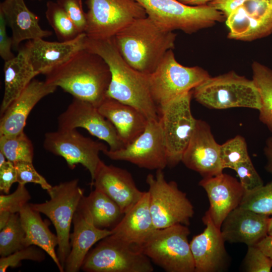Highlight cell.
Listing matches in <instances>:
<instances>
[{
    "label": "cell",
    "instance_id": "6da1fadb",
    "mask_svg": "<svg viewBox=\"0 0 272 272\" xmlns=\"http://www.w3.org/2000/svg\"><path fill=\"white\" fill-rule=\"evenodd\" d=\"M85 48L100 55L109 67L111 78L107 96L135 108L148 120H159V111L151 94L148 75L126 62L113 37L93 39L86 36Z\"/></svg>",
    "mask_w": 272,
    "mask_h": 272
},
{
    "label": "cell",
    "instance_id": "7a4b0ae2",
    "mask_svg": "<svg viewBox=\"0 0 272 272\" xmlns=\"http://www.w3.org/2000/svg\"><path fill=\"white\" fill-rule=\"evenodd\" d=\"M44 75L47 84L59 87L74 98L97 107L107 97L111 78L105 61L85 48Z\"/></svg>",
    "mask_w": 272,
    "mask_h": 272
},
{
    "label": "cell",
    "instance_id": "3957f363",
    "mask_svg": "<svg viewBox=\"0 0 272 272\" xmlns=\"http://www.w3.org/2000/svg\"><path fill=\"white\" fill-rule=\"evenodd\" d=\"M176 35L157 26L148 16L135 20L113 38L120 54L135 70L147 75L174 48Z\"/></svg>",
    "mask_w": 272,
    "mask_h": 272
},
{
    "label": "cell",
    "instance_id": "277c9868",
    "mask_svg": "<svg viewBox=\"0 0 272 272\" xmlns=\"http://www.w3.org/2000/svg\"><path fill=\"white\" fill-rule=\"evenodd\" d=\"M192 96L209 108L245 107L259 110L261 98L253 81L234 71L210 77L192 90Z\"/></svg>",
    "mask_w": 272,
    "mask_h": 272
},
{
    "label": "cell",
    "instance_id": "5b68a950",
    "mask_svg": "<svg viewBox=\"0 0 272 272\" xmlns=\"http://www.w3.org/2000/svg\"><path fill=\"white\" fill-rule=\"evenodd\" d=\"M147 16L163 30H180L192 34L213 26L226 19L224 14L209 5L189 6L177 0H136Z\"/></svg>",
    "mask_w": 272,
    "mask_h": 272
},
{
    "label": "cell",
    "instance_id": "8992f818",
    "mask_svg": "<svg viewBox=\"0 0 272 272\" xmlns=\"http://www.w3.org/2000/svg\"><path fill=\"white\" fill-rule=\"evenodd\" d=\"M186 225L155 229L139 249L167 272H194L195 264Z\"/></svg>",
    "mask_w": 272,
    "mask_h": 272
},
{
    "label": "cell",
    "instance_id": "52a82bcc",
    "mask_svg": "<svg viewBox=\"0 0 272 272\" xmlns=\"http://www.w3.org/2000/svg\"><path fill=\"white\" fill-rule=\"evenodd\" d=\"M210 77L208 72L199 66L181 64L172 50L168 51L156 70L148 75L151 94L159 112Z\"/></svg>",
    "mask_w": 272,
    "mask_h": 272
},
{
    "label": "cell",
    "instance_id": "ba28073f",
    "mask_svg": "<svg viewBox=\"0 0 272 272\" xmlns=\"http://www.w3.org/2000/svg\"><path fill=\"white\" fill-rule=\"evenodd\" d=\"M78 179L61 182L47 192L50 199L29 203L34 210L46 216L53 224L58 240L57 255L64 269L71 249L70 230L75 213L84 196Z\"/></svg>",
    "mask_w": 272,
    "mask_h": 272
},
{
    "label": "cell",
    "instance_id": "9c48e42d",
    "mask_svg": "<svg viewBox=\"0 0 272 272\" xmlns=\"http://www.w3.org/2000/svg\"><path fill=\"white\" fill-rule=\"evenodd\" d=\"M163 170L146 178L149 186V206L155 229L176 224L188 225L194 215L193 207L176 182L167 181Z\"/></svg>",
    "mask_w": 272,
    "mask_h": 272
},
{
    "label": "cell",
    "instance_id": "30bf717a",
    "mask_svg": "<svg viewBox=\"0 0 272 272\" xmlns=\"http://www.w3.org/2000/svg\"><path fill=\"white\" fill-rule=\"evenodd\" d=\"M85 34L93 39H106L135 20L145 18L144 7L136 0H87Z\"/></svg>",
    "mask_w": 272,
    "mask_h": 272
},
{
    "label": "cell",
    "instance_id": "8fae6325",
    "mask_svg": "<svg viewBox=\"0 0 272 272\" xmlns=\"http://www.w3.org/2000/svg\"><path fill=\"white\" fill-rule=\"evenodd\" d=\"M192 91L175 99L159 110V122L165 143L167 166L181 162L194 132L196 119L193 116L190 102Z\"/></svg>",
    "mask_w": 272,
    "mask_h": 272
},
{
    "label": "cell",
    "instance_id": "7c38bea8",
    "mask_svg": "<svg viewBox=\"0 0 272 272\" xmlns=\"http://www.w3.org/2000/svg\"><path fill=\"white\" fill-rule=\"evenodd\" d=\"M81 269L86 272H153L151 259L139 249L110 235L87 254Z\"/></svg>",
    "mask_w": 272,
    "mask_h": 272
},
{
    "label": "cell",
    "instance_id": "4fadbf2b",
    "mask_svg": "<svg viewBox=\"0 0 272 272\" xmlns=\"http://www.w3.org/2000/svg\"><path fill=\"white\" fill-rule=\"evenodd\" d=\"M43 147L64 159L71 169L80 164L90 172L91 181L101 161L100 152L108 149L104 143L81 134L76 129H59L45 133Z\"/></svg>",
    "mask_w": 272,
    "mask_h": 272
},
{
    "label": "cell",
    "instance_id": "5bb4252c",
    "mask_svg": "<svg viewBox=\"0 0 272 272\" xmlns=\"http://www.w3.org/2000/svg\"><path fill=\"white\" fill-rule=\"evenodd\" d=\"M113 160L124 161L149 170L167 166L166 150L159 120H148L144 131L131 143L116 151L103 152Z\"/></svg>",
    "mask_w": 272,
    "mask_h": 272
},
{
    "label": "cell",
    "instance_id": "9a60e30c",
    "mask_svg": "<svg viewBox=\"0 0 272 272\" xmlns=\"http://www.w3.org/2000/svg\"><path fill=\"white\" fill-rule=\"evenodd\" d=\"M58 129L81 127L91 135L105 141L109 150L116 151L125 147L114 125L91 103L74 98L57 118Z\"/></svg>",
    "mask_w": 272,
    "mask_h": 272
},
{
    "label": "cell",
    "instance_id": "2e32d148",
    "mask_svg": "<svg viewBox=\"0 0 272 272\" xmlns=\"http://www.w3.org/2000/svg\"><path fill=\"white\" fill-rule=\"evenodd\" d=\"M218 144L206 121L197 119L190 141L181 162L188 168L199 173L203 178L223 173Z\"/></svg>",
    "mask_w": 272,
    "mask_h": 272
},
{
    "label": "cell",
    "instance_id": "e0dca14e",
    "mask_svg": "<svg viewBox=\"0 0 272 272\" xmlns=\"http://www.w3.org/2000/svg\"><path fill=\"white\" fill-rule=\"evenodd\" d=\"M86 38L84 33L69 41H48L38 38L27 41L21 50L34 71L45 75L85 48Z\"/></svg>",
    "mask_w": 272,
    "mask_h": 272
},
{
    "label": "cell",
    "instance_id": "ac0fdd59",
    "mask_svg": "<svg viewBox=\"0 0 272 272\" xmlns=\"http://www.w3.org/2000/svg\"><path fill=\"white\" fill-rule=\"evenodd\" d=\"M199 184L209 198L210 208L207 213L215 226L220 229L227 215L239 207L245 190L236 178L223 173L204 177Z\"/></svg>",
    "mask_w": 272,
    "mask_h": 272
},
{
    "label": "cell",
    "instance_id": "d6986e66",
    "mask_svg": "<svg viewBox=\"0 0 272 272\" xmlns=\"http://www.w3.org/2000/svg\"><path fill=\"white\" fill-rule=\"evenodd\" d=\"M91 185L107 194L120 207L124 214L143 196L144 191L137 186L127 170L100 161Z\"/></svg>",
    "mask_w": 272,
    "mask_h": 272
},
{
    "label": "cell",
    "instance_id": "ffe728a7",
    "mask_svg": "<svg viewBox=\"0 0 272 272\" xmlns=\"http://www.w3.org/2000/svg\"><path fill=\"white\" fill-rule=\"evenodd\" d=\"M203 231L189 242L195 272H215L224 266L227 252L220 229L217 227L206 212L202 218Z\"/></svg>",
    "mask_w": 272,
    "mask_h": 272
},
{
    "label": "cell",
    "instance_id": "44dd1931",
    "mask_svg": "<svg viewBox=\"0 0 272 272\" xmlns=\"http://www.w3.org/2000/svg\"><path fill=\"white\" fill-rule=\"evenodd\" d=\"M73 223L74 230L70 235L71 249L64 265V271L66 272L79 271L91 247L112 232L111 230L94 226L81 200Z\"/></svg>",
    "mask_w": 272,
    "mask_h": 272
},
{
    "label": "cell",
    "instance_id": "7402d4cb",
    "mask_svg": "<svg viewBox=\"0 0 272 272\" xmlns=\"http://www.w3.org/2000/svg\"><path fill=\"white\" fill-rule=\"evenodd\" d=\"M57 87L33 79L1 116L0 135H13L24 131L29 113L43 98Z\"/></svg>",
    "mask_w": 272,
    "mask_h": 272
},
{
    "label": "cell",
    "instance_id": "603a6c76",
    "mask_svg": "<svg viewBox=\"0 0 272 272\" xmlns=\"http://www.w3.org/2000/svg\"><path fill=\"white\" fill-rule=\"evenodd\" d=\"M268 216L238 207L224 220L220 230L225 241L256 245L267 235Z\"/></svg>",
    "mask_w": 272,
    "mask_h": 272
},
{
    "label": "cell",
    "instance_id": "cb8c5ba5",
    "mask_svg": "<svg viewBox=\"0 0 272 272\" xmlns=\"http://www.w3.org/2000/svg\"><path fill=\"white\" fill-rule=\"evenodd\" d=\"M155 229L149 206V194L144 191L142 197L111 229L110 236L139 249Z\"/></svg>",
    "mask_w": 272,
    "mask_h": 272
},
{
    "label": "cell",
    "instance_id": "d4e9b609",
    "mask_svg": "<svg viewBox=\"0 0 272 272\" xmlns=\"http://www.w3.org/2000/svg\"><path fill=\"white\" fill-rule=\"evenodd\" d=\"M0 12L12 30L15 48L24 41L44 38L52 34L41 28L39 17L28 9L24 0H4L0 4Z\"/></svg>",
    "mask_w": 272,
    "mask_h": 272
},
{
    "label": "cell",
    "instance_id": "484cf974",
    "mask_svg": "<svg viewBox=\"0 0 272 272\" xmlns=\"http://www.w3.org/2000/svg\"><path fill=\"white\" fill-rule=\"evenodd\" d=\"M98 109L114 125L125 146L144 131L148 122L138 109L107 96Z\"/></svg>",
    "mask_w": 272,
    "mask_h": 272
},
{
    "label": "cell",
    "instance_id": "4316f807",
    "mask_svg": "<svg viewBox=\"0 0 272 272\" xmlns=\"http://www.w3.org/2000/svg\"><path fill=\"white\" fill-rule=\"evenodd\" d=\"M19 215L25 232V247H39L50 256L60 272L64 271L55 250L58 243L57 235L49 230L40 213L33 209L29 203L19 212Z\"/></svg>",
    "mask_w": 272,
    "mask_h": 272
},
{
    "label": "cell",
    "instance_id": "83f0119b",
    "mask_svg": "<svg viewBox=\"0 0 272 272\" xmlns=\"http://www.w3.org/2000/svg\"><path fill=\"white\" fill-rule=\"evenodd\" d=\"M4 73L5 90L0 108L1 116L33 78L39 75L21 50L13 58L5 61Z\"/></svg>",
    "mask_w": 272,
    "mask_h": 272
},
{
    "label": "cell",
    "instance_id": "f1b7e54d",
    "mask_svg": "<svg viewBox=\"0 0 272 272\" xmlns=\"http://www.w3.org/2000/svg\"><path fill=\"white\" fill-rule=\"evenodd\" d=\"M230 39L252 41L272 33V15L262 18L248 14L241 6L226 18Z\"/></svg>",
    "mask_w": 272,
    "mask_h": 272
},
{
    "label": "cell",
    "instance_id": "f546056e",
    "mask_svg": "<svg viewBox=\"0 0 272 272\" xmlns=\"http://www.w3.org/2000/svg\"><path fill=\"white\" fill-rule=\"evenodd\" d=\"M81 201L94 226L100 229L115 226L123 215L113 199L95 188L87 196H84Z\"/></svg>",
    "mask_w": 272,
    "mask_h": 272
},
{
    "label": "cell",
    "instance_id": "4dcf8cb0",
    "mask_svg": "<svg viewBox=\"0 0 272 272\" xmlns=\"http://www.w3.org/2000/svg\"><path fill=\"white\" fill-rule=\"evenodd\" d=\"M251 68L261 98L259 118L272 132V70L257 61L252 62Z\"/></svg>",
    "mask_w": 272,
    "mask_h": 272
},
{
    "label": "cell",
    "instance_id": "1f68e13d",
    "mask_svg": "<svg viewBox=\"0 0 272 272\" xmlns=\"http://www.w3.org/2000/svg\"><path fill=\"white\" fill-rule=\"evenodd\" d=\"M0 152L13 163L32 162L34 157L33 144L24 131L13 135H0Z\"/></svg>",
    "mask_w": 272,
    "mask_h": 272
},
{
    "label": "cell",
    "instance_id": "d6a6232c",
    "mask_svg": "<svg viewBox=\"0 0 272 272\" xmlns=\"http://www.w3.org/2000/svg\"><path fill=\"white\" fill-rule=\"evenodd\" d=\"M45 16L59 41L72 40L81 34L64 9L56 2H47Z\"/></svg>",
    "mask_w": 272,
    "mask_h": 272
},
{
    "label": "cell",
    "instance_id": "836d02e7",
    "mask_svg": "<svg viewBox=\"0 0 272 272\" xmlns=\"http://www.w3.org/2000/svg\"><path fill=\"white\" fill-rule=\"evenodd\" d=\"M0 255L5 257L24 247L25 232L19 213L12 214L0 230Z\"/></svg>",
    "mask_w": 272,
    "mask_h": 272
},
{
    "label": "cell",
    "instance_id": "e575fe53",
    "mask_svg": "<svg viewBox=\"0 0 272 272\" xmlns=\"http://www.w3.org/2000/svg\"><path fill=\"white\" fill-rule=\"evenodd\" d=\"M239 207L264 215H272V181L250 191H245Z\"/></svg>",
    "mask_w": 272,
    "mask_h": 272
},
{
    "label": "cell",
    "instance_id": "d590c367",
    "mask_svg": "<svg viewBox=\"0 0 272 272\" xmlns=\"http://www.w3.org/2000/svg\"><path fill=\"white\" fill-rule=\"evenodd\" d=\"M219 154L223 169L233 170L237 164L250 158L245 140L239 135L220 145Z\"/></svg>",
    "mask_w": 272,
    "mask_h": 272
},
{
    "label": "cell",
    "instance_id": "8d00e7d4",
    "mask_svg": "<svg viewBox=\"0 0 272 272\" xmlns=\"http://www.w3.org/2000/svg\"><path fill=\"white\" fill-rule=\"evenodd\" d=\"M45 251L36 245H30L12 254L0 258V271H6L8 267H16L21 265L23 260L41 262L45 258Z\"/></svg>",
    "mask_w": 272,
    "mask_h": 272
},
{
    "label": "cell",
    "instance_id": "74e56055",
    "mask_svg": "<svg viewBox=\"0 0 272 272\" xmlns=\"http://www.w3.org/2000/svg\"><path fill=\"white\" fill-rule=\"evenodd\" d=\"M31 195L25 184H19L16 190L10 194H1L0 211L11 214L19 212L28 204Z\"/></svg>",
    "mask_w": 272,
    "mask_h": 272
},
{
    "label": "cell",
    "instance_id": "f35d334b",
    "mask_svg": "<svg viewBox=\"0 0 272 272\" xmlns=\"http://www.w3.org/2000/svg\"><path fill=\"white\" fill-rule=\"evenodd\" d=\"M233 170L236 172L245 191H252L263 185L250 158L237 164Z\"/></svg>",
    "mask_w": 272,
    "mask_h": 272
},
{
    "label": "cell",
    "instance_id": "ab89813d",
    "mask_svg": "<svg viewBox=\"0 0 272 272\" xmlns=\"http://www.w3.org/2000/svg\"><path fill=\"white\" fill-rule=\"evenodd\" d=\"M244 265L248 272H269L272 267V260L256 245L248 246Z\"/></svg>",
    "mask_w": 272,
    "mask_h": 272
},
{
    "label": "cell",
    "instance_id": "60d3db41",
    "mask_svg": "<svg viewBox=\"0 0 272 272\" xmlns=\"http://www.w3.org/2000/svg\"><path fill=\"white\" fill-rule=\"evenodd\" d=\"M14 164L17 172V181L19 184L25 185L27 183L38 184L46 191L52 187V186L36 170L32 162L21 161Z\"/></svg>",
    "mask_w": 272,
    "mask_h": 272
},
{
    "label": "cell",
    "instance_id": "b9f144b4",
    "mask_svg": "<svg viewBox=\"0 0 272 272\" xmlns=\"http://www.w3.org/2000/svg\"><path fill=\"white\" fill-rule=\"evenodd\" d=\"M64 9L80 33H85L87 27L86 13L83 10L82 0H57Z\"/></svg>",
    "mask_w": 272,
    "mask_h": 272
},
{
    "label": "cell",
    "instance_id": "7bdbcfd3",
    "mask_svg": "<svg viewBox=\"0 0 272 272\" xmlns=\"http://www.w3.org/2000/svg\"><path fill=\"white\" fill-rule=\"evenodd\" d=\"M7 25L4 15L0 12V56L5 61L16 56L12 51L13 40L8 35Z\"/></svg>",
    "mask_w": 272,
    "mask_h": 272
},
{
    "label": "cell",
    "instance_id": "ee69618b",
    "mask_svg": "<svg viewBox=\"0 0 272 272\" xmlns=\"http://www.w3.org/2000/svg\"><path fill=\"white\" fill-rule=\"evenodd\" d=\"M17 181V172L14 164L7 160L0 166V190L8 194L12 184Z\"/></svg>",
    "mask_w": 272,
    "mask_h": 272
},
{
    "label": "cell",
    "instance_id": "f6af8a7d",
    "mask_svg": "<svg viewBox=\"0 0 272 272\" xmlns=\"http://www.w3.org/2000/svg\"><path fill=\"white\" fill-rule=\"evenodd\" d=\"M249 15L262 18L272 15L269 0H247L242 6Z\"/></svg>",
    "mask_w": 272,
    "mask_h": 272
},
{
    "label": "cell",
    "instance_id": "bcb514c9",
    "mask_svg": "<svg viewBox=\"0 0 272 272\" xmlns=\"http://www.w3.org/2000/svg\"><path fill=\"white\" fill-rule=\"evenodd\" d=\"M247 0H215L208 5L221 12L226 18Z\"/></svg>",
    "mask_w": 272,
    "mask_h": 272
},
{
    "label": "cell",
    "instance_id": "7dc6e473",
    "mask_svg": "<svg viewBox=\"0 0 272 272\" xmlns=\"http://www.w3.org/2000/svg\"><path fill=\"white\" fill-rule=\"evenodd\" d=\"M256 245L272 260V237L267 235Z\"/></svg>",
    "mask_w": 272,
    "mask_h": 272
},
{
    "label": "cell",
    "instance_id": "c3c4849f",
    "mask_svg": "<svg viewBox=\"0 0 272 272\" xmlns=\"http://www.w3.org/2000/svg\"><path fill=\"white\" fill-rule=\"evenodd\" d=\"M264 151L267 159L265 169L268 172L272 174V137L267 140Z\"/></svg>",
    "mask_w": 272,
    "mask_h": 272
},
{
    "label": "cell",
    "instance_id": "681fc988",
    "mask_svg": "<svg viewBox=\"0 0 272 272\" xmlns=\"http://www.w3.org/2000/svg\"><path fill=\"white\" fill-rule=\"evenodd\" d=\"M181 3L189 6H202L207 5L215 0H177Z\"/></svg>",
    "mask_w": 272,
    "mask_h": 272
},
{
    "label": "cell",
    "instance_id": "f907efd6",
    "mask_svg": "<svg viewBox=\"0 0 272 272\" xmlns=\"http://www.w3.org/2000/svg\"><path fill=\"white\" fill-rule=\"evenodd\" d=\"M12 214L6 211H0V230H1L9 220Z\"/></svg>",
    "mask_w": 272,
    "mask_h": 272
},
{
    "label": "cell",
    "instance_id": "816d5d0a",
    "mask_svg": "<svg viewBox=\"0 0 272 272\" xmlns=\"http://www.w3.org/2000/svg\"><path fill=\"white\" fill-rule=\"evenodd\" d=\"M267 235L272 237V218H269V220L268 230H267Z\"/></svg>",
    "mask_w": 272,
    "mask_h": 272
},
{
    "label": "cell",
    "instance_id": "f5cc1de1",
    "mask_svg": "<svg viewBox=\"0 0 272 272\" xmlns=\"http://www.w3.org/2000/svg\"><path fill=\"white\" fill-rule=\"evenodd\" d=\"M7 160L5 156L2 153L0 152V166L4 164Z\"/></svg>",
    "mask_w": 272,
    "mask_h": 272
},
{
    "label": "cell",
    "instance_id": "db71d44e",
    "mask_svg": "<svg viewBox=\"0 0 272 272\" xmlns=\"http://www.w3.org/2000/svg\"><path fill=\"white\" fill-rule=\"evenodd\" d=\"M269 2L270 3V4L271 7H272V0H269Z\"/></svg>",
    "mask_w": 272,
    "mask_h": 272
},
{
    "label": "cell",
    "instance_id": "11a10c76",
    "mask_svg": "<svg viewBox=\"0 0 272 272\" xmlns=\"http://www.w3.org/2000/svg\"><path fill=\"white\" fill-rule=\"evenodd\" d=\"M31 1H43V0H31Z\"/></svg>",
    "mask_w": 272,
    "mask_h": 272
}]
</instances>
